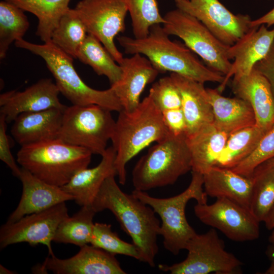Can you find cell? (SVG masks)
I'll list each match as a JSON object with an SVG mask.
<instances>
[{"label": "cell", "instance_id": "44", "mask_svg": "<svg viewBox=\"0 0 274 274\" xmlns=\"http://www.w3.org/2000/svg\"><path fill=\"white\" fill-rule=\"evenodd\" d=\"M0 273L1 274H12L15 273L13 271H11L8 268L5 267L2 264L0 265Z\"/></svg>", "mask_w": 274, "mask_h": 274}, {"label": "cell", "instance_id": "15", "mask_svg": "<svg viewBox=\"0 0 274 274\" xmlns=\"http://www.w3.org/2000/svg\"><path fill=\"white\" fill-rule=\"evenodd\" d=\"M55 274H125L115 255L91 245L80 247L79 252L67 259L54 256L46 258L34 268L35 273Z\"/></svg>", "mask_w": 274, "mask_h": 274}, {"label": "cell", "instance_id": "20", "mask_svg": "<svg viewBox=\"0 0 274 274\" xmlns=\"http://www.w3.org/2000/svg\"><path fill=\"white\" fill-rule=\"evenodd\" d=\"M170 76L180 93L186 122L185 136L213 124L212 107L203 83L175 73H171Z\"/></svg>", "mask_w": 274, "mask_h": 274}, {"label": "cell", "instance_id": "3", "mask_svg": "<svg viewBox=\"0 0 274 274\" xmlns=\"http://www.w3.org/2000/svg\"><path fill=\"white\" fill-rule=\"evenodd\" d=\"M118 113L111 141L116 151L117 176L119 183L123 185L126 181L127 162L152 143L164 139L169 132L161 112L149 92L133 111L122 109Z\"/></svg>", "mask_w": 274, "mask_h": 274}, {"label": "cell", "instance_id": "9", "mask_svg": "<svg viewBox=\"0 0 274 274\" xmlns=\"http://www.w3.org/2000/svg\"><path fill=\"white\" fill-rule=\"evenodd\" d=\"M163 17L162 26L169 36L180 38L209 68L224 76L228 73L232 64L228 53L230 46L219 41L195 17L178 8Z\"/></svg>", "mask_w": 274, "mask_h": 274}, {"label": "cell", "instance_id": "30", "mask_svg": "<svg viewBox=\"0 0 274 274\" xmlns=\"http://www.w3.org/2000/svg\"><path fill=\"white\" fill-rule=\"evenodd\" d=\"M96 212L92 206H83L72 217L68 216L59 225L53 242L71 244L80 247L90 244Z\"/></svg>", "mask_w": 274, "mask_h": 274}, {"label": "cell", "instance_id": "34", "mask_svg": "<svg viewBox=\"0 0 274 274\" xmlns=\"http://www.w3.org/2000/svg\"><path fill=\"white\" fill-rule=\"evenodd\" d=\"M129 13L134 38L146 37L150 28L156 24H163L156 0H124Z\"/></svg>", "mask_w": 274, "mask_h": 274}, {"label": "cell", "instance_id": "5", "mask_svg": "<svg viewBox=\"0 0 274 274\" xmlns=\"http://www.w3.org/2000/svg\"><path fill=\"white\" fill-rule=\"evenodd\" d=\"M18 48L27 50L41 56L53 75L60 93L72 105H97L111 111L119 112L123 108L114 91L110 87L104 90L93 89L80 78L73 65V58L51 41L42 45L33 44L23 39L15 42Z\"/></svg>", "mask_w": 274, "mask_h": 274}, {"label": "cell", "instance_id": "37", "mask_svg": "<svg viewBox=\"0 0 274 274\" xmlns=\"http://www.w3.org/2000/svg\"><path fill=\"white\" fill-rule=\"evenodd\" d=\"M149 93L161 112L181 108L180 92L170 76L163 77L154 83Z\"/></svg>", "mask_w": 274, "mask_h": 274}, {"label": "cell", "instance_id": "8", "mask_svg": "<svg viewBox=\"0 0 274 274\" xmlns=\"http://www.w3.org/2000/svg\"><path fill=\"white\" fill-rule=\"evenodd\" d=\"M111 112L97 105L67 106L58 139L101 156L115 126Z\"/></svg>", "mask_w": 274, "mask_h": 274}, {"label": "cell", "instance_id": "47", "mask_svg": "<svg viewBox=\"0 0 274 274\" xmlns=\"http://www.w3.org/2000/svg\"><path fill=\"white\" fill-rule=\"evenodd\" d=\"M174 1H175L176 3H179V2L185 1V0H174Z\"/></svg>", "mask_w": 274, "mask_h": 274}, {"label": "cell", "instance_id": "10", "mask_svg": "<svg viewBox=\"0 0 274 274\" xmlns=\"http://www.w3.org/2000/svg\"><path fill=\"white\" fill-rule=\"evenodd\" d=\"M186 258L168 266L160 264V270L171 274H236L242 273V262L225 249L224 241L215 228L196 234L187 242Z\"/></svg>", "mask_w": 274, "mask_h": 274}, {"label": "cell", "instance_id": "29", "mask_svg": "<svg viewBox=\"0 0 274 274\" xmlns=\"http://www.w3.org/2000/svg\"><path fill=\"white\" fill-rule=\"evenodd\" d=\"M77 58L90 66L98 75L106 76L111 85L117 83L121 77L120 65L92 35L88 33L78 50Z\"/></svg>", "mask_w": 274, "mask_h": 274}, {"label": "cell", "instance_id": "42", "mask_svg": "<svg viewBox=\"0 0 274 274\" xmlns=\"http://www.w3.org/2000/svg\"><path fill=\"white\" fill-rule=\"evenodd\" d=\"M265 253L270 260V265L264 272V274H274V243H270L267 247Z\"/></svg>", "mask_w": 274, "mask_h": 274}, {"label": "cell", "instance_id": "46", "mask_svg": "<svg viewBox=\"0 0 274 274\" xmlns=\"http://www.w3.org/2000/svg\"><path fill=\"white\" fill-rule=\"evenodd\" d=\"M267 163H268L269 165H271L272 166H274V157L270 159L269 160L265 161Z\"/></svg>", "mask_w": 274, "mask_h": 274}, {"label": "cell", "instance_id": "13", "mask_svg": "<svg viewBox=\"0 0 274 274\" xmlns=\"http://www.w3.org/2000/svg\"><path fill=\"white\" fill-rule=\"evenodd\" d=\"M68 216L65 202L46 210L26 215L12 223L6 222L0 229V248L27 243L31 246L45 245L54 256L51 243L59 224Z\"/></svg>", "mask_w": 274, "mask_h": 274}, {"label": "cell", "instance_id": "38", "mask_svg": "<svg viewBox=\"0 0 274 274\" xmlns=\"http://www.w3.org/2000/svg\"><path fill=\"white\" fill-rule=\"evenodd\" d=\"M7 123L4 116L0 115V159L10 168L13 175L18 178L21 168L17 165L11 151L9 136L6 132Z\"/></svg>", "mask_w": 274, "mask_h": 274}, {"label": "cell", "instance_id": "7", "mask_svg": "<svg viewBox=\"0 0 274 274\" xmlns=\"http://www.w3.org/2000/svg\"><path fill=\"white\" fill-rule=\"evenodd\" d=\"M203 175L192 171V178L187 188L179 194L168 198H157L146 191L134 190L132 193L150 206L160 217V235L164 247L175 255L185 249L188 241L196 234L188 222L185 209L188 202L194 199L198 203H207L208 195L203 191Z\"/></svg>", "mask_w": 274, "mask_h": 274}, {"label": "cell", "instance_id": "19", "mask_svg": "<svg viewBox=\"0 0 274 274\" xmlns=\"http://www.w3.org/2000/svg\"><path fill=\"white\" fill-rule=\"evenodd\" d=\"M119 65L122 70L121 77L111 87L123 109L132 111L140 103L141 95L146 86L154 81L159 72L146 57L139 53L124 58Z\"/></svg>", "mask_w": 274, "mask_h": 274}, {"label": "cell", "instance_id": "22", "mask_svg": "<svg viewBox=\"0 0 274 274\" xmlns=\"http://www.w3.org/2000/svg\"><path fill=\"white\" fill-rule=\"evenodd\" d=\"M63 111L52 108L21 113L14 120L11 134L21 146L57 139Z\"/></svg>", "mask_w": 274, "mask_h": 274}, {"label": "cell", "instance_id": "40", "mask_svg": "<svg viewBox=\"0 0 274 274\" xmlns=\"http://www.w3.org/2000/svg\"><path fill=\"white\" fill-rule=\"evenodd\" d=\"M268 81L274 97V41L266 56L254 68Z\"/></svg>", "mask_w": 274, "mask_h": 274}, {"label": "cell", "instance_id": "43", "mask_svg": "<svg viewBox=\"0 0 274 274\" xmlns=\"http://www.w3.org/2000/svg\"><path fill=\"white\" fill-rule=\"evenodd\" d=\"M264 222L267 229L272 230L274 229V205Z\"/></svg>", "mask_w": 274, "mask_h": 274}, {"label": "cell", "instance_id": "2", "mask_svg": "<svg viewBox=\"0 0 274 274\" xmlns=\"http://www.w3.org/2000/svg\"><path fill=\"white\" fill-rule=\"evenodd\" d=\"M127 54L145 56L160 73L170 72L204 83H222L224 76L208 67L184 44L172 41L161 24L152 26L142 39L127 36L117 38Z\"/></svg>", "mask_w": 274, "mask_h": 274}, {"label": "cell", "instance_id": "25", "mask_svg": "<svg viewBox=\"0 0 274 274\" xmlns=\"http://www.w3.org/2000/svg\"><path fill=\"white\" fill-rule=\"evenodd\" d=\"M214 115V124L228 135L256 125L253 110L248 102L237 97H225L217 89L207 88Z\"/></svg>", "mask_w": 274, "mask_h": 274}, {"label": "cell", "instance_id": "4", "mask_svg": "<svg viewBox=\"0 0 274 274\" xmlns=\"http://www.w3.org/2000/svg\"><path fill=\"white\" fill-rule=\"evenodd\" d=\"M92 154L59 139L21 146L17 161L38 179L59 187L88 167Z\"/></svg>", "mask_w": 274, "mask_h": 274}, {"label": "cell", "instance_id": "14", "mask_svg": "<svg viewBox=\"0 0 274 274\" xmlns=\"http://www.w3.org/2000/svg\"><path fill=\"white\" fill-rule=\"evenodd\" d=\"M176 6L197 19L228 46L234 45L253 28L248 15L234 14L219 0H185Z\"/></svg>", "mask_w": 274, "mask_h": 274}, {"label": "cell", "instance_id": "35", "mask_svg": "<svg viewBox=\"0 0 274 274\" xmlns=\"http://www.w3.org/2000/svg\"><path fill=\"white\" fill-rule=\"evenodd\" d=\"M90 244L114 255H123L140 260L136 247L121 239L112 230L110 224L94 223Z\"/></svg>", "mask_w": 274, "mask_h": 274}, {"label": "cell", "instance_id": "11", "mask_svg": "<svg viewBox=\"0 0 274 274\" xmlns=\"http://www.w3.org/2000/svg\"><path fill=\"white\" fill-rule=\"evenodd\" d=\"M75 10L88 33L96 38L119 64L124 57L114 39L125 30L128 12L124 0H81Z\"/></svg>", "mask_w": 274, "mask_h": 274}, {"label": "cell", "instance_id": "6", "mask_svg": "<svg viewBox=\"0 0 274 274\" xmlns=\"http://www.w3.org/2000/svg\"><path fill=\"white\" fill-rule=\"evenodd\" d=\"M191 170L185 135L169 133L138 161L132 172V184L135 190L147 191L173 185Z\"/></svg>", "mask_w": 274, "mask_h": 274}, {"label": "cell", "instance_id": "27", "mask_svg": "<svg viewBox=\"0 0 274 274\" xmlns=\"http://www.w3.org/2000/svg\"><path fill=\"white\" fill-rule=\"evenodd\" d=\"M24 11L35 15L38 19L36 35L44 43L51 41L54 29L60 19L70 9L71 0H4Z\"/></svg>", "mask_w": 274, "mask_h": 274}, {"label": "cell", "instance_id": "33", "mask_svg": "<svg viewBox=\"0 0 274 274\" xmlns=\"http://www.w3.org/2000/svg\"><path fill=\"white\" fill-rule=\"evenodd\" d=\"M29 23L24 11L4 0L0 2V58H5L10 45L23 39Z\"/></svg>", "mask_w": 274, "mask_h": 274}, {"label": "cell", "instance_id": "21", "mask_svg": "<svg viewBox=\"0 0 274 274\" xmlns=\"http://www.w3.org/2000/svg\"><path fill=\"white\" fill-rule=\"evenodd\" d=\"M232 90L235 96L249 103L256 125L268 129L274 123V97L266 79L256 70L239 78H233Z\"/></svg>", "mask_w": 274, "mask_h": 274}, {"label": "cell", "instance_id": "39", "mask_svg": "<svg viewBox=\"0 0 274 274\" xmlns=\"http://www.w3.org/2000/svg\"><path fill=\"white\" fill-rule=\"evenodd\" d=\"M163 122L169 132L175 135H185L186 122L182 108L161 112Z\"/></svg>", "mask_w": 274, "mask_h": 274}, {"label": "cell", "instance_id": "18", "mask_svg": "<svg viewBox=\"0 0 274 274\" xmlns=\"http://www.w3.org/2000/svg\"><path fill=\"white\" fill-rule=\"evenodd\" d=\"M18 178L22 185V195L17 208L9 217L8 223L75 199L61 187L45 182L23 167Z\"/></svg>", "mask_w": 274, "mask_h": 274}, {"label": "cell", "instance_id": "24", "mask_svg": "<svg viewBox=\"0 0 274 274\" xmlns=\"http://www.w3.org/2000/svg\"><path fill=\"white\" fill-rule=\"evenodd\" d=\"M208 196L225 197L250 210L253 187L252 176L245 177L230 168L213 166L203 174Z\"/></svg>", "mask_w": 274, "mask_h": 274}, {"label": "cell", "instance_id": "12", "mask_svg": "<svg viewBox=\"0 0 274 274\" xmlns=\"http://www.w3.org/2000/svg\"><path fill=\"white\" fill-rule=\"evenodd\" d=\"M194 212L201 222L218 229L230 240L242 242L259 237L260 222L249 209L228 198H217L211 204L197 203Z\"/></svg>", "mask_w": 274, "mask_h": 274}, {"label": "cell", "instance_id": "17", "mask_svg": "<svg viewBox=\"0 0 274 274\" xmlns=\"http://www.w3.org/2000/svg\"><path fill=\"white\" fill-rule=\"evenodd\" d=\"M274 41V27L268 29L265 24L253 27L228 49V57L233 60L228 73L217 89L221 93L231 77L239 78L249 74L255 64L264 58Z\"/></svg>", "mask_w": 274, "mask_h": 274}, {"label": "cell", "instance_id": "16", "mask_svg": "<svg viewBox=\"0 0 274 274\" xmlns=\"http://www.w3.org/2000/svg\"><path fill=\"white\" fill-rule=\"evenodd\" d=\"M60 91L50 79L40 80L23 91L5 92L0 96V115L7 123L14 121L20 114L52 108L64 111L67 106L58 97Z\"/></svg>", "mask_w": 274, "mask_h": 274}, {"label": "cell", "instance_id": "28", "mask_svg": "<svg viewBox=\"0 0 274 274\" xmlns=\"http://www.w3.org/2000/svg\"><path fill=\"white\" fill-rule=\"evenodd\" d=\"M266 130L255 125L229 135L215 166L231 169L236 166L254 150Z\"/></svg>", "mask_w": 274, "mask_h": 274}, {"label": "cell", "instance_id": "41", "mask_svg": "<svg viewBox=\"0 0 274 274\" xmlns=\"http://www.w3.org/2000/svg\"><path fill=\"white\" fill-rule=\"evenodd\" d=\"M262 24L266 25L268 27L274 25V8L262 16L256 19L252 20L251 22L252 27L259 26Z\"/></svg>", "mask_w": 274, "mask_h": 274}, {"label": "cell", "instance_id": "45", "mask_svg": "<svg viewBox=\"0 0 274 274\" xmlns=\"http://www.w3.org/2000/svg\"><path fill=\"white\" fill-rule=\"evenodd\" d=\"M268 241L270 243H274V229H272V231L268 237Z\"/></svg>", "mask_w": 274, "mask_h": 274}, {"label": "cell", "instance_id": "32", "mask_svg": "<svg viewBox=\"0 0 274 274\" xmlns=\"http://www.w3.org/2000/svg\"><path fill=\"white\" fill-rule=\"evenodd\" d=\"M88 35L86 28L76 11L70 9L54 29L51 42L73 58Z\"/></svg>", "mask_w": 274, "mask_h": 274}, {"label": "cell", "instance_id": "26", "mask_svg": "<svg viewBox=\"0 0 274 274\" xmlns=\"http://www.w3.org/2000/svg\"><path fill=\"white\" fill-rule=\"evenodd\" d=\"M228 136L213 123L186 136L191 157V170L203 175L215 166Z\"/></svg>", "mask_w": 274, "mask_h": 274}, {"label": "cell", "instance_id": "23", "mask_svg": "<svg viewBox=\"0 0 274 274\" xmlns=\"http://www.w3.org/2000/svg\"><path fill=\"white\" fill-rule=\"evenodd\" d=\"M101 157L97 166L79 171L61 187L73 195L76 202L81 207L92 206L104 181L110 176L117 175L115 166L116 151L113 147L108 148Z\"/></svg>", "mask_w": 274, "mask_h": 274}, {"label": "cell", "instance_id": "31", "mask_svg": "<svg viewBox=\"0 0 274 274\" xmlns=\"http://www.w3.org/2000/svg\"><path fill=\"white\" fill-rule=\"evenodd\" d=\"M252 176L250 211L259 222H264L274 205V166L264 162L255 168Z\"/></svg>", "mask_w": 274, "mask_h": 274}, {"label": "cell", "instance_id": "1", "mask_svg": "<svg viewBox=\"0 0 274 274\" xmlns=\"http://www.w3.org/2000/svg\"><path fill=\"white\" fill-rule=\"evenodd\" d=\"M115 177L110 176L104 181L92 206L96 213L110 211L136 247L139 261L153 267L159 249L157 237L160 235V221L150 206L132 193L122 191Z\"/></svg>", "mask_w": 274, "mask_h": 274}, {"label": "cell", "instance_id": "36", "mask_svg": "<svg viewBox=\"0 0 274 274\" xmlns=\"http://www.w3.org/2000/svg\"><path fill=\"white\" fill-rule=\"evenodd\" d=\"M274 157V123L266 130L252 153L231 168L236 173L250 177L256 167Z\"/></svg>", "mask_w": 274, "mask_h": 274}]
</instances>
